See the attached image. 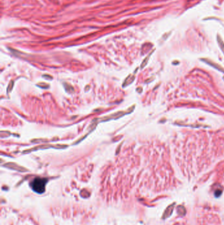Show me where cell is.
Instances as JSON below:
<instances>
[{"label": "cell", "instance_id": "cell-1", "mask_svg": "<svg viewBox=\"0 0 224 225\" xmlns=\"http://www.w3.org/2000/svg\"><path fill=\"white\" fill-rule=\"evenodd\" d=\"M48 180L43 178H36L31 182L32 189L38 194H43L46 190V185Z\"/></svg>", "mask_w": 224, "mask_h": 225}, {"label": "cell", "instance_id": "cell-2", "mask_svg": "<svg viewBox=\"0 0 224 225\" xmlns=\"http://www.w3.org/2000/svg\"><path fill=\"white\" fill-rule=\"evenodd\" d=\"M217 43H218V44L219 45V46H220L221 49L222 50L223 52L224 53V43L223 42V40H221V38L219 35L217 36Z\"/></svg>", "mask_w": 224, "mask_h": 225}]
</instances>
